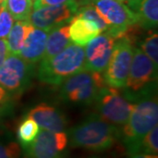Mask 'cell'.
I'll use <instances>...</instances> for the list:
<instances>
[{"label":"cell","mask_w":158,"mask_h":158,"mask_svg":"<svg viewBox=\"0 0 158 158\" xmlns=\"http://www.w3.org/2000/svg\"><path fill=\"white\" fill-rule=\"evenodd\" d=\"M67 135L72 147L102 152L114 145L119 138V129L96 113L69 130Z\"/></svg>","instance_id":"1"},{"label":"cell","mask_w":158,"mask_h":158,"mask_svg":"<svg viewBox=\"0 0 158 158\" xmlns=\"http://www.w3.org/2000/svg\"><path fill=\"white\" fill-rule=\"evenodd\" d=\"M158 66L141 51L135 48L128 76L123 87L124 96L133 103L157 92Z\"/></svg>","instance_id":"4"},{"label":"cell","mask_w":158,"mask_h":158,"mask_svg":"<svg viewBox=\"0 0 158 158\" xmlns=\"http://www.w3.org/2000/svg\"><path fill=\"white\" fill-rule=\"evenodd\" d=\"M85 69V48L69 45L48 60H41L37 77L47 85H60L66 79Z\"/></svg>","instance_id":"3"},{"label":"cell","mask_w":158,"mask_h":158,"mask_svg":"<svg viewBox=\"0 0 158 158\" xmlns=\"http://www.w3.org/2000/svg\"><path fill=\"white\" fill-rule=\"evenodd\" d=\"M26 118L34 119L41 129L62 132L68 126V118L60 109L46 103H40L30 109Z\"/></svg>","instance_id":"13"},{"label":"cell","mask_w":158,"mask_h":158,"mask_svg":"<svg viewBox=\"0 0 158 158\" xmlns=\"http://www.w3.org/2000/svg\"><path fill=\"white\" fill-rule=\"evenodd\" d=\"M14 109V97L0 85V119L10 116Z\"/></svg>","instance_id":"24"},{"label":"cell","mask_w":158,"mask_h":158,"mask_svg":"<svg viewBox=\"0 0 158 158\" xmlns=\"http://www.w3.org/2000/svg\"><path fill=\"white\" fill-rule=\"evenodd\" d=\"M48 34V32L45 30L32 27L25 40L19 56L32 64L41 61L45 52Z\"/></svg>","instance_id":"14"},{"label":"cell","mask_w":158,"mask_h":158,"mask_svg":"<svg viewBox=\"0 0 158 158\" xmlns=\"http://www.w3.org/2000/svg\"><path fill=\"white\" fill-rule=\"evenodd\" d=\"M34 65L19 56L9 54L0 66V85L14 98L20 96L30 86L35 72Z\"/></svg>","instance_id":"8"},{"label":"cell","mask_w":158,"mask_h":158,"mask_svg":"<svg viewBox=\"0 0 158 158\" xmlns=\"http://www.w3.org/2000/svg\"><path fill=\"white\" fill-rule=\"evenodd\" d=\"M127 1H129V0H127V1H126V2H127Z\"/></svg>","instance_id":"30"},{"label":"cell","mask_w":158,"mask_h":158,"mask_svg":"<svg viewBox=\"0 0 158 158\" xmlns=\"http://www.w3.org/2000/svg\"><path fill=\"white\" fill-rule=\"evenodd\" d=\"M158 152V127L156 126L142 138L134 154H153L156 155ZM133 155V154H132Z\"/></svg>","instance_id":"22"},{"label":"cell","mask_w":158,"mask_h":158,"mask_svg":"<svg viewBox=\"0 0 158 158\" xmlns=\"http://www.w3.org/2000/svg\"><path fill=\"white\" fill-rule=\"evenodd\" d=\"M60 85L59 95L63 102L90 105L96 100L106 83L102 73L85 69L66 79Z\"/></svg>","instance_id":"5"},{"label":"cell","mask_w":158,"mask_h":158,"mask_svg":"<svg viewBox=\"0 0 158 158\" xmlns=\"http://www.w3.org/2000/svg\"><path fill=\"white\" fill-rule=\"evenodd\" d=\"M95 103L98 115L113 126H123L127 121L135 103L128 100L118 89L106 85L97 97Z\"/></svg>","instance_id":"7"},{"label":"cell","mask_w":158,"mask_h":158,"mask_svg":"<svg viewBox=\"0 0 158 158\" xmlns=\"http://www.w3.org/2000/svg\"><path fill=\"white\" fill-rule=\"evenodd\" d=\"M32 27L33 26L28 22V20H17L13 23L6 40L9 54L19 56L25 40Z\"/></svg>","instance_id":"18"},{"label":"cell","mask_w":158,"mask_h":158,"mask_svg":"<svg viewBox=\"0 0 158 158\" xmlns=\"http://www.w3.org/2000/svg\"><path fill=\"white\" fill-rule=\"evenodd\" d=\"M78 7V1L40 7L32 10L27 20L34 27L49 32L52 29L69 24L76 16Z\"/></svg>","instance_id":"10"},{"label":"cell","mask_w":158,"mask_h":158,"mask_svg":"<svg viewBox=\"0 0 158 158\" xmlns=\"http://www.w3.org/2000/svg\"><path fill=\"white\" fill-rule=\"evenodd\" d=\"M127 6L135 13L137 25L144 29L156 28L158 23V0H129Z\"/></svg>","instance_id":"15"},{"label":"cell","mask_w":158,"mask_h":158,"mask_svg":"<svg viewBox=\"0 0 158 158\" xmlns=\"http://www.w3.org/2000/svg\"><path fill=\"white\" fill-rule=\"evenodd\" d=\"M69 34L75 44L85 47L101 31L94 22L76 15L69 23Z\"/></svg>","instance_id":"16"},{"label":"cell","mask_w":158,"mask_h":158,"mask_svg":"<svg viewBox=\"0 0 158 158\" xmlns=\"http://www.w3.org/2000/svg\"><path fill=\"white\" fill-rule=\"evenodd\" d=\"M0 6H1V5H0Z\"/></svg>","instance_id":"31"},{"label":"cell","mask_w":158,"mask_h":158,"mask_svg":"<svg viewBox=\"0 0 158 158\" xmlns=\"http://www.w3.org/2000/svg\"><path fill=\"white\" fill-rule=\"evenodd\" d=\"M14 19L7 10L6 3L0 6V39H6L11 31Z\"/></svg>","instance_id":"25"},{"label":"cell","mask_w":158,"mask_h":158,"mask_svg":"<svg viewBox=\"0 0 158 158\" xmlns=\"http://www.w3.org/2000/svg\"><path fill=\"white\" fill-rule=\"evenodd\" d=\"M116 39L103 32L90 40L85 48V69L103 73L107 67Z\"/></svg>","instance_id":"12"},{"label":"cell","mask_w":158,"mask_h":158,"mask_svg":"<svg viewBox=\"0 0 158 158\" xmlns=\"http://www.w3.org/2000/svg\"><path fill=\"white\" fill-rule=\"evenodd\" d=\"M6 0H0V5H2V4H4V3H6Z\"/></svg>","instance_id":"29"},{"label":"cell","mask_w":158,"mask_h":158,"mask_svg":"<svg viewBox=\"0 0 158 158\" xmlns=\"http://www.w3.org/2000/svg\"><path fill=\"white\" fill-rule=\"evenodd\" d=\"M21 147L11 133L0 127V158H20Z\"/></svg>","instance_id":"19"},{"label":"cell","mask_w":158,"mask_h":158,"mask_svg":"<svg viewBox=\"0 0 158 158\" xmlns=\"http://www.w3.org/2000/svg\"><path fill=\"white\" fill-rule=\"evenodd\" d=\"M141 51L147 56L155 65L158 66V34L157 32H153L140 42Z\"/></svg>","instance_id":"23"},{"label":"cell","mask_w":158,"mask_h":158,"mask_svg":"<svg viewBox=\"0 0 158 158\" xmlns=\"http://www.w3.org/2000/svg\"><path fill=\"white\" fill-rule=\"evenodd\" d=\"M107 25V32L116 40L125 36L137 25L135 13L123 2L117 0H90Z\"/></svg>","instance_id":"6"},{"label":"cell","mask_w":158,"mask_h":158,"mask_svg":"<svg viewBox=\"0 0 158 158\" xmlns=\"http://www.w3.org/2000/svg\"><path fill=\"white\" fill-rule=\"evenodd\" d=\"M9 56V50L6 39H0V66Z\"/></svg>","instance_id":"27"},{"label":"cell","mask_w":158,"mask_h":158,"mask_svg":"<svg viewBox=\"0 0 158 158\" xmlns=\"http://www.w3.org/2000/svg\"><path fill=\"white\" fill-rule=\"evenodd\" d=\"M70 37L69 34V24L62 25L48 32L44 56L41 60H48L70 44Z\"/></svg>","instance_id":"17"},{"label":"cell","mask_w":158,"mask_h":158,"mask_svg":"<svg viewBox=\"0 0 158 158\" xmlns=\"http://www.w3.org/2000/svg\"><path fill=\"white\" fill-rule=\"evenodd\" d=\"M69 144L67 133L45 129L39 133L28 146L23 148L25 158H63Z\"/></svg>","instance_id":"11"},{"label":"cell","mask_w":158,"mask_h":158,"mask_svg":"<svg viewBox=\"0 0 158 158\" xmlns=\"http://www.w3.org/2000/svg\"><path fill=\"white\" fill-rule=\"evenodd\" d=\"M128 158H158L157 155L153 154H142V153H136L133 155H129Z\"/></svg>","instance_id":"28"},{"label":"cell","mask_w":158,"mask_h":158,"mask_svg":"<svg viewBox=\"0 0 158 158\" xmlns=\"http://www.w3.org/2000/svg\"><path fill=\"white\" fill-rule=\"evenodd\" d=\"M157 92L143 97L135 103L127 121L119 130V138L129 155L150 130L157 126Z\"/></svg>","instance_id":"2"},{"label":"cell","mask_w":158,"mask_h":158,"mask_svg":"<svg viewBox=\"0 0 158 158\" xmlns=\"http://www.w3.org/2000/svg\"><path fill=\"white\" fill-rule=\"evenodd\" d=\"M6 6L15 20H27L33 10L32 0H6Z\"/></svg>","instance_id":"21"},{"label":"cell","mask_w":158,"mask_h":158,"mask_svg":"<svg viewBox=\"0 0 158 158\" xmlns=\"http://www.w3.org/2000/svg\"><path fill=\"white\" fill-rule=\"evenodd\" d=\"M39 133V126L34 119L26 118L19 125L17 130V138L22 148L28 146L34 141Z\"/></svg>","instance_id":"20"},{"label":"cell","mask_w":158,"mask_h":158,"mask_svg":"<svg viewBox=\"0 0 158 158\" xmlns=\"http://www.w3.org/2000/svg\"><path fill=\"white\" fill-rule=\"evenodd\" d=\"M135 47L127 35L116 40L104 78L106 85L117 89L124 87L128 76Z\"/></svg>","instance_id":"9"},{"label":"cell","mask_w":158,"mask_h":158,"mask_svg":"<svg viewBox=\"0 0 158 158\" xmlns=\"http://www.w3.org/2000/svg\"><path fill=\"white\" fill-rule=\"evenodd\" d=\"M73 1H77V0H34V3L33 4V9L43 7V6H57V5H62Z\"/></svg>","instance_id":"26"}]
</instances>
